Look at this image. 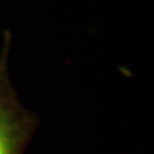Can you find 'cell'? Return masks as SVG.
<instances>
[{
    "instance_id": "1",
    "label": "cell",
    "mask_w": 154,
    "mask_h": 154,
    "mask_svg": "<svg viewBox=\"0 0 154 154\" xmlns=\"http://www.w3.org/2000/svg\"><path fill=\"white\" fill-rule=\"evenodd\" d=\"M11 33L0 51V154H25L38 126V117L19 100L9 76Z\"/></svg>"
}]
</instances>
